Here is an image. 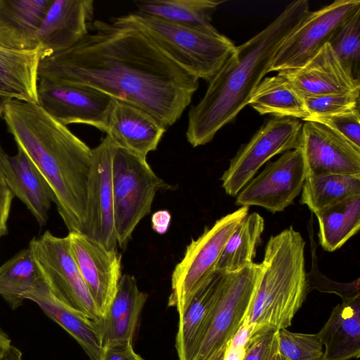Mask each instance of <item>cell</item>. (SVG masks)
I'll return each instance as SVG.
<instances>
[{
	"instance_id": "1",
	"label": "cell",
	"mask_w": 360,
	"mask_h": 360,
	"mask_svg": "<svg viewBox=\"0 0 360 360\" xmlns=\"http://www.w3.org/2000/svg\"><path fill=\"white\" fill-rule=\"evenodd\" d=\"M39 79L91 86L146 110L166 128L199 86L140 30L101 20L70 49L41 58Z\"/></svg>"
},
{
	"instance_id": "2",
	"label": "cell",
	"mask_w": 360,
	"mask_h": 360,
	"mask_svg": "<svg viewBox=\"0 0 360 360\" xmlns=\"http://www.w3.org/2000/svg\"><path fill=\"white\" fill-rule=\"evenodd\" d=\"M2 117L48 181L69 233H83L92 149L38 103L10 101Z\"/></svg>"
},
{
	"instance_id": "3",
	"label": "cell",
	"mask_w": 360,
	"mask_h": 360,
	"mask_svg": "<svg viewBox=\"0 0 360 360\" xmlns=\"http://www.w3.org/2000/svg\"><path fill=\"white\" fill-rule=\"evenodd\" d=\"M309 12L307 0L291 2L265 28L235 47L209 81L202 99L188 112L186 136L193 147L208 143L219 129L236 119L269 72L281 45Z\"/></svg>"
},
{
	"instance_id": "4",
	"label": "cell",
	"mask_w": 360,
	"mask_h": 360,
	"mask_svg": "<svg viewBox=\"0 0 360 360\" xmlns=\"http://www.w3.org/2000/svg\"><path fill=\"white\" fill-rule=\"evenodd\" d=\"M305 242L292 226L269 239L263 273L245 318L255 329L287 328L308 293Z\"/></svg>"
},
{
	"instance_id": "5",
	"label": "cell",
	"mask_w": 360,
	"mask_h": 360,
	"mask_svg": "<svg viewBox=\"0 0 360 360\" xmlns=\"http://www.w3.org/2000/svg\"><path fill=\"white\" fill-rule=\"evenodd\" d=\"M112 22L140 30L183 69L207 82L236 47L229 38L219 32H205L137 12L115 18Z\"/></svg>"
},
{
	"instance_id": "6",
	"label": "cell",
	"mask_w": 360,
	"mask_h": 360,
	"mask_svg": "<svg viewBox=\"0 0 360 360\" xmlns=\"http://www.w3.org/2000/svg\"><path fill=\"white\" fill-rule=\"evenodd\" d=\"M166 186L146 158L115 145L112 190L117 245L122 248L127 246L136 226L150 212L157 192Z\"/></svg>"
},
{
	"instance_id": "7",
	"label": "cell",
	"mask_w": 360,
	"mask_h": 360,
	"mask_svg": "<svg viewBox=\"0 0 360 360\" xmlns=\"http://www.w3.org/2000/svg\"><path fill=\"white\" fill-rule=\"evenodd\" d=\"M249 207L241 206L206 228L187 245L184 257L172 275L168 306L175 307L179 316L186 309L196 292L217 271L223 249L239 223L248 214Z\"/></svg>"
},
{
	"instance_id": "8",
	"label": "cell",
	"mask_w": 360,
	"mask_h": 360,
	"mask_svg": "<svg viewBox=\"0 0 360 360\" xmlns=\"http://www.w3.org/2000/svg\"><path fill=\"white\" fill-rule=\"evenodd\" d=\"M44 281L60 301L98 322L101 319L81 276L70 249L68 236L45 231L28 245Z\"/></svg>"
},
{
	"instance_id": "9",
	"label": "cell",
	"mask_w": 360,
	"mask_h": 360,
	"mask_svg": "<svg viewBox=\"0 0 360 360\" xmlns=\"http://www.w3.org/2000/svg\"><path fill=\"white\" fill-rule=\"evenodd\" d=\"M302 123L299 119L273 117L230 160L221 181L226 194L236 196L259 169L274 155L300 146Z\"/></svg>"
},
{
	"instance_id": "10",
	"label": "cell",
	"mask_w": 360,
	"mask_h": 360,
	"mask_svg": "<svg viewBox=\"0 0 360 360\" xmlns=\"http://www.w3.org/2000/svg\"><path fill=\"white\" fill-rule=\"evenodd\" d=\"M262 273V264L255 262L225 273L207 333L193 360H208L226 347L243 321Z\"/></svg>"
},
{
	"instance_id": "11",
	"label": "cell",
	"mask_w": 360,
	"mask_h": 360,
	"mask_svg": "<svg viewBox=\"0 0 360 360\" xmlns=\"http://www.w3.org/2000/svg\"><path fill=\"white\" fill-rule=\"evenodd\" d=\"M360 11L359 0H336L310 11L297 29L276 51L270 72L299 68L312 58L337 30L353 14Z\"/></svg>"
},
{
	"instance_id": "12",
	"label": "cell",
	"mask_w": 360,
	"mask_h": 360,
	"mask_svg": "<svg viewBox=\"0 0 360 360\" xmlns=\"http://www.w3.org/2000/svg\"><path fill=\"white\" fill-rule=\"evenodd\" d=\"M307 172L300 147L288 150L252 178L238 193L240 206L262 207L271 213L283 211L301 193Z\"/></svg>"
},
{
	"instance_id": "13",
	"label": "cell",
	"mask_w": 360,
	"mask_h": 360,
	"mask_svg": "<svg viewBox=\"0 0 360 360\" xmlns=\"http://www.w3.org/2000/svg\"><path fill=\"white\" fill-rule=\"evenodd\" d=\"M38 104L61 124H84L106 133L115 98L91 86L39 79Z\"/></svg>"
},
{
	"instance_id": "14",
	"label": "cell",
	"mask_w": 360,
	"mask_h": 360,
	"mask_svg": "<svg viewBox=\"0 0 360 360\" xmlns=\"http://www.w3.org/2000/svg\"><path fill=\"white\" fill-rule=\"evenodd\" d=\"M115 143L106 135L92 149L84 234L110 250H117L114 225L112 155Z\"/></svg>"
},
{
	"instance_id": "15",
	"label": "cell",
	"mask_w": 360,
	"mask_h": 360,
	"mask_svg": "<svg viewBox=\"0 0 360 360\" xmlns=\"http://www.w3.org/2000/svg\"><path fill=\"white\" fill-rule=\"evenodd\" d=\"M70 249L83 281L102 318L122 277V256L82 233H69Z\"/></svg>"
},
{
	"instance_id": "16",
	"label": "cell",
	"mask_w": 360,
	"mask_h": 360,
	"mask_svg": "<svg viewBox=\"0 0 360 360\" xmlns=\"http://www.w3.org/2000/svg\"><path fill=\"white\" fill-rule=\"evenodd\" d=\"M300 148L307 175L360 174V148L320 122L302 123Z\"/></svg>"
},
{
	"instance_id": "17",
	"label": "cell",
	"mask_w": 360,
	"mask_h": 360,
	"mask_svg": "<svg viewBox=\"0 0 360 360\" xmlns=\"http://www.w3.org/2000/svg\"><path fill=\"white\" fill-rule=\"evenodd\" d=\"M92 0H53L37 31L41 58L66 51L89 32Z\"/></svg>"
},
{
	"instance_id": "18",
	"label": "cell",
	"mask_w": 360,
	"mask_h": 360,
	"mask_svg": "<svg viewBox=\"0 0 360 360\" xmlns=\"http://www.w3.org/2000/svg\"><path fill=\"white\" fill-rule=\"evenodd\" d=\"M281 74L303 96L359 91V79L340 60L326 44L312 58L299 68Z\"/></svg>"
},
{
	"instance_id": "19",
	"label": "cell",
	"mask_w": 360,
	"mask_h": 360,
	"mask_svg": "<svg viewBox=\"0 0 360 360\" xmlns=\"http://www.w3.org/2000/svg\"><path fill=\"white\" fill-rule=\"evenodd\" d=\"M166 130L149 112L115 99L106 135L117 146L146 158L150 152L157 149Z\"/></svg>"
},
{
	"instance_id": "20",
	"label": "cell",
	"mask_w": 360,
	"mask_h": 360,
	"mask_svg": "<svg viewBox=\"0 0 360 360\" xmlns=\"http://www.w3.org/2000/svg\"><path fill=\"white\" fill-rule=\"evenodd\" d=\"M225 273L216 271L196 292L180 315L176 337L179 360H193L207 333Z\"/></svg>"
},
{
	"instance_id": "21",
	"label": "cell",
	"mask_w": 360,
	"mask_h": 360,
	"mask_svg": "<svg viewBox=\"0 0 360 360\" xmlns=\"http://www.w3.org/2000/svg\"><path fill=\"white\" fill-rule=\"evenodd\" d=\"M17 148V153L8 155L6 160V184L42 227L48 220L51 202L55 200L54 195L48 181L34 163L21 148Z\"/></svg>"
},
{
	"instance_id": "22",
	"label": "cell",
	"mask_w": 360,
	"mask_h": 360,
	"mask_svg": "<svg viewBox=\"0 0 360 360\" xmlns=\"http://www.w3.org/2000/svg\"><path fill=\"white\" fill-rule=\"evenodd\" d=\"M39 49L18 50L0 44V117L12 101L38 103Z\"/></svg>"
},
{
	"instance_id": "23",
	"label": "cell",
	"mask_w": 360,
	"mask_h": 360,
	"mask_svg": "<svg viewBox=\"0 0 360 360\" xmlns=\"http://www.w3.org/2000/svg\"><path fill=\"white\" fill-rule=\"evenodd\" d=\"M25 299L36 303L48 317L65 330L91 360L100 359L103 344L96 321L57 299L45 282L28 292Z\"/></svg>"
},
{
	"instance_id": "24",
	"label": "cell",
	"mask_w": 360,
	"mask_h": 360,
	"mask_svg": "<svg viewBox=\"0 0 360 360\" xmlns=\"http://www.w3.org/2000/svg\"><path fill=\"white\" fill-rule=\"evenodd\" d=\"M53 0H0V44L18 50L39 49L37 31Z\"/></svg>"
},
{
	"instance_id": "25",
	"label": "cell",
	"mask_w": 360,
	"mask_h": 360,
	"mask_svg": "<svg viewBox=\"0 0 360 360\" xmlns=\"http://www.w3.org/2000/svg\"><path fill=\"white\" fill-rule=\"evenodd\" d=\"M322 360H349L360 355V295L336 305L318 333Z\"/></svg>"
},
{
	"instance_id": "26",
	"label": "cell",
	"mask_w": 360,
	"mask_h": 360,
	"mask_svg": "<svg viewBox=\"0 0 360 360\" xmlns=\"http://www.w3.org/2000/svg\"><path fill=\"white\" fill-rule=\"evenodd\" d=\"M148 295L139 290L134 276L124 274L105 316L97 322L103 346L123 339L133 340Z\"/></svg>"
},
{
	"instance_id": "27",
	"label": "cell",
	"mask_w": 360,
	"mask_h": 360,
	"mask_svg": "<svg viewBox=\"0 0 360 360\" xmlns=\"http://www.w3.org/2000/svg\"><path fill=\"white\" fill-rule=\"evenodd\" d=\"M224 1L219 0H139L134 1L137 13L197 30L218 32L212 17Z\"/></svg>"
},
{
	"instance_id": "28",
	"label": "cell",
	"mask_w": 360,
	"mask_h": 360,
	"mask_svg": "<svg viewBox=\"0 0 360 360\" xmlns=\"http://www.w3.org/2000/svg\"><path fill=\"white\" fill-rule=\"evenodd\" d=\"M248 105L260 115L301 119L310 117L304 96L281 74L263 79L252 92Z\"/></svg>"
},
{
	"instance_id": "29",
	"label": "cell",
	"mask_w": 360,
	"mask_h": 360,
	"mask_svg": "<svg viewBox=\"0 0 360 360\" xmlns=\"http://www.w3.org/2000/svg\"><path fill=\"white\" fill-rule=\"evenodd\" d=\"M315 214L319 224V243L325 250L333 252L360 228V195L347 198Z\"/></svg>"
},
{
	"instance_id": "30",
	"label": "cell",
	"mask_w": 360,
	"mask_h": 360,
	"mask_svg": "<svg viewBox=\"0 0 360 360\" xmlns=\"http://www.w3.org/2000/svg\"><path fill=\"white\" fill-rule=\"evenodd\" d=\"M43 282L29 246L0 266V296L13 310L22 305L25 295Z\"/></svg>"
},
{
	"instance_id": "31",
	"label": "cell",
	"mask_w": 360,
	"mask_h": 360,
	"mask_svg": "<svg viewBox=\"0 0 360 360\" xmlns=\"http://www.w3.org/2000/svg\"><path fill=\"white\" fill-rule=\"evenodd\" d=\"M264 230V220L259 213L248 214L227 240L216 271L232 272L253 263Z\"/></svg>"
},
{
	"instance_id": "32",
	"label": "cell",
	"mask_w": 360,
	"mask_h": 360,
	"mask_svg": "<svg viewBox=\"0 0 360 360\" xmlns=\"http://www.w3.org/2000/svg\"><path fill=\"white\" fill-rule=\"evenodd\" d=\"M300 202L316 214L352 195H360V174L307 175Z\"/></svg>"
},
{
	"instance_id": "33",
	"label": "cell",
	"mask_w": 360,
	"mask_h": 360,
	"mask_svg": "<svg viewBox=\"0 0 360 360\" xmlns=\"http://www.w3.org/2000/svg\"><path fill=\"white\" fill-rule=\"evenodd\" d=\"M329 44L340 60L359 79L360 11L353 14L337 30Z\"/></svg>"
},
{
	"instance_id": "34",
	"label": "cell",
	"mask_w": 360,
	"mask_h": 360,
	"mask_svg": "<svg viewBox=\"0 0 360 360\" xmlns=\"http://www.w3.org/2000/svg\"><path fill=\"white\" fill-rule=\"evenodd\" d=\"M278 352L287 360H322L323 346L318 333L278 330Z\"/></svg>"
},
{
	"instance_id": "35",
	"label": "cell",
	"mask_w": 360,
	"mask_h": 360,
	"mask_svg": "<svg viewBox=\"0 0 360 360\" xmlns=\"http://www.w3.org/2000/svg\"><path fill=\"white\" fill-rule=\"evenodd\" d=\"M304 98L311 115L309 117L310 118L333 115L358 108L359 91Z\"/></svg>"
},
{
	"instance_id": "36",
	"label": "cell",
	"mask_w": 360,
	"mask_h": 360,
	"mask_svg": "<svg viewBox=\"0 0 360 360\" xmlns=\"http://www.w3.org/2000/svg\"><path fill=\"white\" fill-rule=\"evenodd\" d=\"M307 120L316 121L327 126L360 148L359 107L333 115L311 117Z\"/></svg>"
},
{
	"instance_id": "37",
	"label": "cell",
	"mask_w": 360,
	"mask_h": 360,
	"mask_svg": "<svg viewBox=\"0 0 360 360\" xmlns=\"http://www.w3.org/2000/svg\"><path fill=\"white\" fill-rule=\"evenodd\" d=\"M312 269L311 272L307 274L308 292L312 290H317L323 292L335 293L342 300L360 295L359 278L346 283H338L328 278L321 274L317 268L314 250H312Z\"/></svg>"
},
{
	"instance_id": "38",
	"label": "cell",
	"mask_w": 360,
	"mask_h": 360,
	"mask_svg": "<svg viewBox=\"0 0 360 360\" xmlns=\"http://www.w3.org/2000/svg\"><path fill=\"white\" fill-rule=\"evenodd\" d=\"M278 330L270 327L253 330L243 360H273L278 354Z\"/></svg>"
},
{
	"instance_id": "39",
	"label": "cell",
	"mask_w": 360,
	"mask_h": 360,
	"mask_svg": "<svg viewBox=\"0 0 360 360\" xmlns=\"http://www.w3.org/2000/svg\"><path fill=\"white\" fill-rule=\"evenodd\" d=\"M254 328V326L250 324L244 318L239 329L226 347L224 360L243 359L248 340Z\"/></svg>"
},
{
	"instance_id": "40",
	"label": "cell",
	"mask_w": 360,
	"mask_h": 360,
	"mask_svg": "<svg viewBox=\"0 0 360 360\" xmlns=\"http://www.w3.org/2000/svg\"><path fill=\"white\" fill-rule=\"evenodd\" d=\"M132 341L123 339L105 343L99 360H143L134 352Z\"/></svg>"
},
{
	"instance_id": "41",
	"label": "cell",
	"mask_w": 360,
	"mask_h": 360,
	"mask_svg": "<svg viewBox=\"0 0 360 360\" xmlns=\"http://www.w3.org/2000/svg\"><path fill=\"white\" fill-rule=\"evenodd\" d=\"M13 196L6 184L0 182V238L8 232L7 221Z\"/></svg>"
},
{
	"instance_id": "42",
	"label": "cell",
	"mask_w": 360,
	"mask_h": 360,
	"mask_svg": "<svg viewBox=\"0 0 360 360\" xmlns=\"http://www.w3.org/2000/svg\"><path fill=\"white\" fill-rule=\"evenodd\" d=\"M171 214L167 210H158L151 218L152 228L159 234H163L168 230L171 222Z\"/></svg>"
},
{
	"instance_id": "43",
	"label": "cell",
	"mask_w": 360,
	"mask_h": 360,
	"mask_svg": "<svg viewBox=\"0 0 360 360\" xmlns=\"http://www.w3.org/2000/svg\"><path fill=\"white\" fill-rule=\"evenodd\" d=\"M11 345V340L0 326V360H3Z\"/></svg>"
},
{
	"instance_id": "44",
	"label": "cell",
	"mask_w": 360,
	"mask_h": 360,
	"mask_svg": "<svg viewBox=\"0 0 360 360\" xmlns=\"http://www.w3.org/2000/svg\"><path fill=\"white\" fill-rule=\"evenodd\" d=\"M3 360H23L22 353L18 348L12 345Z\"/></svg>"
},
{
	"instance_id": "45",
	"label": "cell",
	"mask_w": 360,
	"mask_h": 360,
	"mask_svg": "<svg viewBox=\"0 0 360 360\" xmlns=\"http://www.w3.org/2000/svg\"><path fill=\"white\" fill-rule=\"evenodd\" d=\"M8 155L3 149L0 143V182L6 184L4 166Z\"/></svg>"
},
{
	"instance_id": "46",
	"label": "cell",
	"mask_w": 360,
	"mask_h": 360,
	"mask_svg": "<svg viewBox=\"0 0 360 360\" xmlns=\"http://www.w3.org/2000/svg\"><path fill=\"white\" fill-rule=\"evenodd\" d=\"M225 349L226 347L222 348L212 355L208 360H224Z\"/></svg>"
},
{
	"instance_id": "47",
	"label": "cell",
	"mask_w": 360,
	"mask_h": 360,
	"mask_svg": "<svg viewBox=\"0 0 360 360\" xmlns=\"http://www.w3.org/2000/svg\"><path fill=\"white\" fill-rule=\"evenodd\" d=\"M273 360H287L285 358H284L283 356H281L280 354H276L275 358Z\"/></svg>"
}]
</instances>
